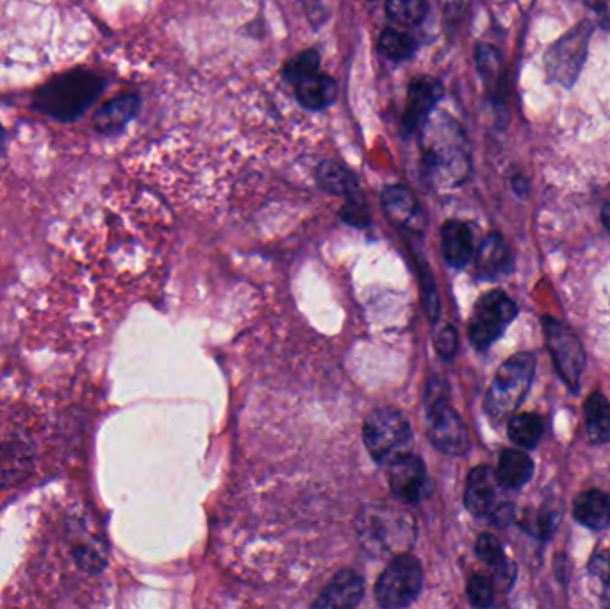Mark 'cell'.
Masks as SVG:
<instances>
[{
	"instance_id": "1",
	"label": "cell",
	"mask_w": 610,
	"mask_h": 609,
	"mask_svg": "<svg viewBox=\"0 0 610 609\" xmlns=\"http://www.w3.org/2000/svg\"><path fill=\"white\" fill-rule=\"evenodd\" d=\"M104 86L106 81L93 72H66L36 90L34 108L61 122H74L99 99Z\"/></svg>"
},
{
	"instance_id": "2",
	"label": "cell",
	"mask_w": 610,
	"mask_h": 609,
	"mask_svg": "<svg viewBox=\"0 0 610 609\" xmlns=\"http://www.w3.org/2000/svg\"><path fill=\"white\" fill-rule=\"evenodd\" d=\"M357 533L366 549L375 554H404L416 538L411 513L389 504H373L357 518Z\"/></svg>"
},
{
	"instance_id": "3",
	"label": "cell",
	"mask_w": 610,
	"mask_h": 609,
	"mask_svg": "<svg viewBox=\"0 0 610 609\" xmlns=\"http://www.w3.org/2000/svg\"><path fill=\"white\" fill-rule=\"evenodd\" d=\"M536 374V358L530 352H518L498 368L486 395V411L489 417L502 422L511 417L521 402L525 401Z\"/></svg>"
},
{
	"instance_id": "4",
	"label": "cell",
	"mask_w": 610,
	"mask_h": 609,
	"mask_svg": "<svg viewBox=\"0 0 610 609\" xmlns=\"http://www.w3.org/2000/svg\"><path fill=\"white\" fill-rule=\"evenodd\" d=\"M363 438L373 459L388 467L413 452V429L407 418L393 408L370 413L364 422Z\"/></svg>"
},
{
	"instance_id": "5",
	"label": "cell",
	"mask_w": 610,
	"mask_h": 609,
	"mask_svg": "<svg viewBox=\"0 0 610 609\" xmlns=\"http://www.w3.org/2000/svg\"><path fill=\"white\" fill-rule=\"evenodd\" d=\"M423 570L420 561L411 554H398L382 572L375 597L382 608L400 609L411 606L421 592Z\"/></svg>"
},
{
	"instance_id": "6",
	"label": "cell",
	"mask_w": 610,
	"mask_h": 609,
	"mask_svg": "<svg viewBox=\"0 0 610 609\" xmlns=\"http://www.w3.org/2000/svg\"><path fill=\"white\" fill-rule=\"evenodd\" d=\"M516 315L518 306L509 295L500 290L482 295L473 309L468 327L471 343L480 351H484L502 336Z\"/></svg>"
},
{
	"instance_id": "7",
	"label": "cell",
	"mask_w": 610,
	"mask_h": 609,
	"mask_svg": "<svg viewBox=\"0 0 610 609\" xmlns=\"http://www.w3.org/2000/svg\"><path fill=\"white\" fill-rule=\"evenodd\" d=\"M593 24L582 22L561 40L553 43L545 56L546 72L555 83L562 86H573L578 79L580 70L586 61L587 47L593 34Z\"/></svg>"
},
{
	"instance_id": "8",
	"label": "cell",
	"mask_w": 610,
	"mask_h": 609,
	"mask_svg": "<svg viewBox=\"0 0 610 609\" xmlns=\"http://www.w3.org/2000/svg\"><path fill=\"white\" fill-rule=\"evenodd\" d=\"M546 345L552 354L553 365L557 368L562 381L568 384L573 392H577L580 377L586 370V351L568 326H564L557 318H543Z\"/></svg>"
},
{
	"instance_id": "9",
	"label": "cell",
	"mask_w": 610,
	"mask_h": 609,
	"mask_svg": "<svg viewBox=\"0 0 610 609\" xmlns=\"http://www.w3.org/2000/svg\"><path fill=\"white\" fill-rule=\"evenodd\" d=\"M425 140H423V163L427 176L432 177L436 183L459 184L464 181V154L457 142L452 140V131L441 133V126H434V131L429 124H425Z\"/></svg>"
},
{
	"instance_id": "10",
	"label": "cell",
	"mask_w": 610,
	"mask_h": 609,
	"mask_svg": "<svg viewBox=\"0 0 610 609\" xmlns=\"http://www.w3.org/2000/svg\"><path fill=\"white\" fill-rule=\"evenodd\" d=\"M429 436L434 447L450 456H461L470 447V434L464 420L450 404L427 411Z\"/></svg>"
},
{
	"instance_id": "11",
	"label": "cell",
	"mask_w": 610,
	"mask_h": 609,
	"mask_svg": "<svg viewBox=\"0 0 610 609\" xmlns=\"http://www.w3.org/2000/svg\"><path fill=\"white\" fill-rule=\"evenodd\" d=\"M427 486L429 479L425 465L413 452L389 465V488L396 499L416 504L423 499Z\"/></svg>"
},
{
	"instance_id": "12",
	"label": "cell",
	"mask_w": 610,
	"mask_h": 609,
	"mask_svg": "<svg viewBox=\"0 0 610 609\" xmlns=\"http://www.w3.org/2000/svg\"><path fill=\"white\" fill-rule=\"evenodd\" d=\"M443 97V86L434 77L423 76L409 84L407 108L404 111V131L413 134L425 126L437 101Z\"/></svg>"
},
{
	"instance_id": "13",
	"label": "cell",
	"mask_w": 610,
	"mask_h": 609,
	"mask_svg": "<svg viewBox=\"0 0 610 609\" xmlns=\"http://www.w3.org/2000/svg\"><path fill=\"white\" fill-rule=\"evenodd\" d=\"M382 206L395 226L411 233H420L425 217L414 193L404 184H391L382 192Z\"/></svg>"
},
{
	"instance_id": "14",
	"label": "cell",
	"mask_w": 610,
	"mask_h": 609,
	"mask_svg": "<svg viewBox=\"0 0 610 609\" xmlns=\"http://www.w3.org/2000/svg\"><path fill=\"white\" fill-rule=\"evenodd\" d=\"M363 595L364 583L361 576H357L352 570H341L320 593L313 606L320 609L355 608L363 599Z\"/></svg>"
},
{
	"instance_id": "15",
	"label": "cell",
	"mask_w": 610,
	"mask_h": 609,
	"mask_svg": "<svg viewBox=\"0 0 610 609\" xmlns=\"http://www.w3.org/2000/svg\"><path fill=\"white\" fill-rule=\"evenodd\" d=\"M496 476L489 467L473 468L466 483L464 504L475 517H491L496 506Z\"/></svg>"
},
{
	"instance_id": "16",
	"label": "cell",
	"mask_w": 610,
	"mask_h": 609,
	"mask_svg": "<svg viewBox=\"0 0 610 609\" xmlns=\"http://www.w3.org/2000/svg\"><path fill=\"white\" fill-rule=\"evenodd\" d=\"M477 274L482 279H498L507 276L512 270V252L502 234L493 233L487 236L477 252Z\"/></svg>"
},
{
	"instance_id": "17",
	"label": "cell",
	"mask_w": 610,
	"mask_h": 609,
	"mask_svg": "<svg viewBox=\"0 0 610 609\" xmlns=\"http://www.w3.org/2000/svg\"><path fill=\"white\" fill-rule=\"evenodd\" d=\"M140 97L138 95H120L95 113L93 126L100 134H118L124 131L125 126L131 122L132 118L140 111Z\"/></svg>"
},
{
	"instance_id": "18",
	"label": "cell",
	"mask_w": 610,
	"mask_h": 609,
	"mask_svg": "<svg viewBox=\"0 0 610 609\" xmlns=\"http://www.w3.org/2000/svg\"><path fill=\"white\" fill-rule=\"evenodd\" d=\"M441 247L450 267H466L473 258V234L470 227L459 220L446 222L441 229Z\"/></svg>"
},
{
	"instance_id": "19",
	"label": "cell",
	"mask_w": 610,
	"mask_h": 609,
	"mask_svg": "<svg viewBox=\"0 0 610 609\" xmlns=\"http://www.w3.org/2000/svg\"><path fill=\"white\" fill-rule=\"evenodd\" d=\"M295 95H297V101L305 109L320 111V109L329 108L336 102L338 84L332 77L316 72L295 84Z\"/></svg>"
},
{
	"instance_id": "20",
	"label": "cell",
	"mask_w": 610,
	"mask_h": 609,
	"mask_svg": "<svg viewBox=\"0 0 610 609\" xmlns=\"http://www.w3.org/2000/svg\"><path fill=\"white\" fill-rule=\"evenodd\" d=\"M573 515L582 526L605 529L610 524V495L602 490L580 493L573 504Z\"/></svg>"
},
{
	"instance_id": "21",
	"label": "cell",
	"mask_w": 610,
	"mask_h": 609,
	"mask_svg": "<svg viewBox=\"0 0 610 609\" xmlns=\"http://www.w3.org/2000/svg\"><path fill=\"white\" fill-rule=\"evenodd\" d=\"M534 474V461L527 452L511 451L503 452L496 468V481L507 490H518L530 481Z\"/></svg>"
},
{
	"instance_id": "22",
	"label": "cell",
	"mask_w": 610,
	"mask_h": 609,
	"mask_svg": "<svg viewBox=\"0 0 610 609\" xmlns=\"http://www.w3.org/2000/svg\"><path fill=\"white\" fill-rule=\"evenodd\" d=\"M316 179L325 192L334 193L345 199H355L361 197L363 192L359 188V183L352 172L339 163H334L330 159L322 161L316 168Z\"/></svg>"
},
{
	"instance_id": "23",
	"label": "cell",
	"mask_w": 610,
	"mask_h": 609,
	"mask_svg": "<svg viewBox=\"0 0 610 609\" xmlns=\"http://www.w3.org/2000/svg\"><path fill=\"white\" fill-rule=\"evenodd\" d=\"M586 429L591 442H610V402L602 393H593L586 401Z\"/></svg>"
},
{
	"instance_id": "24",
	"label": "cell",
	"mask_w": 610,
	"mask_h": 609,
	"mask_svg": "<svg viewBox=\"0 0 610 609\" xmlns=\"http://www.w3.org/2000/svg\"><path fill=\"white\" fill-rule=\"evenodd\" d=\"M380 56L391 61H405L413 58L418 51V42L411 34L396 31V29H384L377 42Z\"/></svg>"
},
{
	"instance_id": "25",
	"label": "cell",
	"mask_w": 610,
	"mask_h": 609,
	"mask_svg": "<svg viewBox=\"0 0 610 609\" xmlns=\"http://www.w3.org/2000/svg\"><path fill=\"white\" fill-rule=\"evenodd\" d=\"M543 418L534 413H521L509 420V436L523 449H534L543 436Z\"/></svg>"
},
{
	"instance_id": "26",
	"label": "cell",
	"mask_w": 610,
	"mask_h": 609,
	"mask_svg": "<svg viewBox=\"0 0 610 609\" xmlns=\"http://www.w3.org/2000/svg\"><path fill=\"white\" fill-rule=\"evenodd\" d=\"M427 0H388L386 13L391 20L404 26H418L427 17Z\"/></svg>"
},
{
	"instance_id": "27",
	"label": "cell",
	"mask_w": 610,
	"mask_h": 609,
	"mask_svg": "<svg viewBox=\"0 0 610 609\" xmlns=\"http://www.w3.org/2000/svg\"><path fill=\"white\" fill-rule=\"evenodd\" d=\"M316 72H320V54L314 49H309L291 59L282 74L288 83L297 84L304 77L316 74Z\"/></svg>"
},
{
	"instance_id": "28",
	"label": "cell",
	"mask_w": 610,
	"mask_h": 609,
	"mask_svg": "<svg viewBox=\"0 0 610 609\" xmlns=\"http://www.w3.org/2000/svg\"><path fill=\"white\" fill-rule=\"evenodd\" d=\"M559 518H561V509L541 508V511H537L536 515L525 522L523 526L528 533L534 534L539 540L541 538L546 540V538L552 536L553 531L559 526Z\"/></svg>"
},
{
	"instance_id": "29",
	"label": "cell",
	"mask_w": 610,
	"mask_h": 609,
	"mask_svg": "<svg viewBox=\"0 0 610 609\" xmlns=\"http://www.w3.org/2000/svg\"><path fill=\"white\" fill-rule=\"evenodd\" d=\"M477 556H479L486 565L493 568L495 572L502 570L503 567L509 565V561L505 559L502 545L496 540L493 534H482L477 540Z\"/></svg>"
},
{
	"instance_id": "30",
	"label": "cell",
	"mask_w": 610,
	"mask_h": 609,
	"mask_svg": "<svg viewBox=\"0 0 610 609\" xmlns=\"http://www.w3.org/2000/svg\"><path fill=\"white\" fill-rule=\"evenodd\" d=\"M477 67L486 81H496L502 72V58L493 47L489 45H479L477 47Z\"/></svg>"
},
{
	"instance_id": "31",
	"label": "cell",
	"mask_w": 610,
	"mask_h": 609,
	"mask_svg": "<svg viewBox=\"0 0 610 609\" xmlns=\"http://www.w3.org/2000/svg\"><path fill=\"white\" fill-rule=\"evenodd\" d=\"M468 599L475 608H487L495 601V586L484 576H473L468 581Z\"/></svg>"
},
{
	"instance_id": "32",
	"label": "cell",
	"mask_w": 610,
	"mask_h": 609,
	"mask_svg": "<svg viewBox=\"0 0 610 609\" xmlns=\"http://www.w3.org/2000/svg\"><path fill=\"white\" fill-rule=\"evenodd\" d=\"M448 404V384L443 377H432L425 392V408L427 411Z\"/></svg>"
},
{
	"instance_id": "33",
	"label": "cell",
	"mask_w": 610,
	"mask_h": 609,
	"mask_svg": "<svg viewBox=\"0 0 610 609\" xmlns=\"http://www.w3.org/2000/svg\"><path fill=\"white\" fill-rule=\"evenodd\" d=\"M457 347H459V336L455 333L454 327H443V329L436 334V349L441 358H454Z\"/></svg>"
},
{
	"instance_id": "34",
	"label": "cell",
	"mask_w": 610,
	"mask_h": 609,
	"mask_svg": "<svg viewBox=\"0 0 610 609\" xmlns=\"http://www.w3.org/2000/svg\"><path fill=\"white\" fill-rule=\"evenodd\" d=\"M589 570L594 577H598L603 584H605V597L609 599L610 604V552H602V554H596Z\"/></svg>"
},
{
	"instance_id": "35",
	"label": "cell",
	"mask_w": 610,
	"mask_h": 609,
	"mask_svg": "<svg viewBox=\"0 0 610 609\" xmlns=\"http://www.w3.org/2000/svg\"><path fill=\"white\" fill-rule=\"evenodd\" d=\"M587 6L600 15L603 26L610 27V0H587Z\"/></svg>"
},
{
	"instance_id": "36",
	"label": "cell",
	"mask_w": 610,
	"mask_h": 609,
	"mask_svg": "<svg viewBox=\"0 0 610 609\" xmlns=\"http://www.w3.org/2000/svg\"><path fill=\"white\" fill-rule=\"evenodd\" d=\"M512 188L520 197H525L528 193V181L523 176H516L512 179Z\"/></svg>"
},
{
	"instance_id": "37",
	"label": "cell",
	"mask_w": 610,
	"mask_h": 609,
	"mask_svg": "<svg viewBox=\"0 0 610 609\" xmlns=\"http://www.w3.org/2000/svg\"><path fill=\"white\" fill-rule=\"evenodd\" d=\"M602 222L603 226L607 227V231H610V202H607L602 209Z\"/></svg>"
},
{
	"instance_id": "38",
	"label": "cell",
	"mask_w": 610,
	"mask_h": 609,
	"mask_svg": "<svg viewBox=\"0 0 610 609\" xmlns=\"http://www.w3.org/2000/svg\"><path fill=\"white\" fill-rule=\"evenodd\" d=\"M4 149H6V131H4V127L0 126V158L4 154Z\"/></svg>"
},
{
	"instance_id": "39",
	"label": "cell",
	"mask_w": 610,
	"mask_h": 609,
	"mask_svg": "<svg viewBox=\"0 0 610 609\" xmlns=\"http://www.w3.org/2000/svg\"><path fill=\"white\" fill-rule=\"evenodd\" d=\"M370 2H373V0H370Z\"/></svg>"
}]
</instances>
